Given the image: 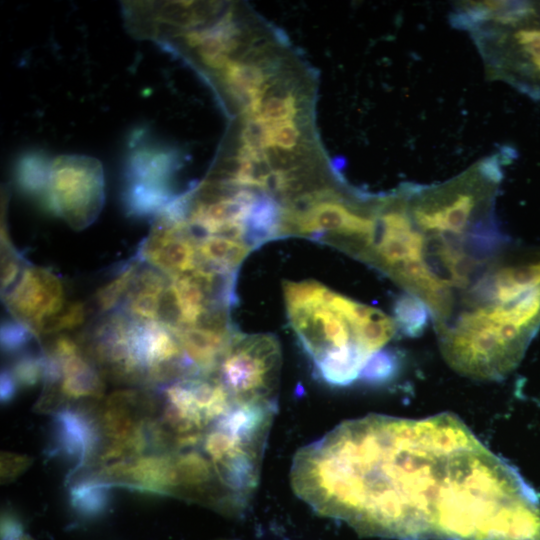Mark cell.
<instances>
[{
    "label": "cell",
    "instance_id": "1",
    "mask_svg": "<svg viewBox=\"0 0 540 540\" xmlns=\"http://www.w3.org/2000/svg\"><path fill=\"white\" fill-rule=\"evenodd\" d=\"M295 494L359 534L540 540V498L452 413L345 421L294 455Z\"/></svg>",
    "mask_w": 540,
    "mask_h": 540
},
{
    "label": "cell",
    "instance_id": "2",
    "mask_svg": "<svg viewBox=\"0 0 540 540\" xmlns=\"http://www.w3.org/2000/svg\"><path fill=\"white\" fill-rule=\"evenodd\" d=\"M452 21L469 31L489 79L540 100V2H464Z\"/></svg>",
    "mask_w": 540,
    "mask_h": 540
},
{
    "label": "cell",
    "instance_id": "3",
    "mask_svg": "<svg viewBox=\"0 0 540 540\" xmlns=\"http://www.w3.org/2000/svg\"><path fill=\"white\" fill-rule=\"evenodd\" d=\"M283 287L290 324L317 375L333 386L360 379L371 356L355 327L330 303L332 290L312 280L285 281Z\"/></svg>",
    "mask_w": 540,
    "mask_h": 540
},
{
    "label": "cell",
    "instance_id": "4",
    "mask_svg": "<svg viewBox=\"0 0 540 540\" xmlns=\"http://www.w3.org/2000/svg\"><path fill=\"white\" fill-rule=\"evenodd\" d=\"M378 198L349 199L332 187L309 192L281 207V237H307L365 261L377 226Z\"/></svg>",
    "mask_w": 540,
    "mask_h": 540
},
{
    "label": "cell",
    "instance_id": "5",
    "mask_svg": "<svg viewBox=\"0 0 540 540\" xmlns=\"http://www.w3.org/2000/svg\"><path fill=\"white\" fill-rule=\"evenodd\" d=\"M104 199V173L96 158L61 155L51 162L45 205L71 228L81 230L91 225Z\"/></svg>",
    "mask_w": 540,
    "mask_h": 540
},
{
    "label": "cell",
    "instance_id": "6",
    "mask_svg": "<svg viewBox=\"0 0 540 540\" xmlns=\"http://www.w3.org/2000/svg\"><path fill=\"white\" fill-rule=\"evenodd\" d=\"M280 368L281 349L274 335L237 332L222 360L220 374L236 396L277 404Z\"/></svg>",
    "mask_w": 540,
    "mask_h": 540
},
{
    "label": "cell",
    "instance_id": "7",
    "mask_svg": "<svg viewBox=\"0 0 540 540\" xmlns=\"http://www.w3.org/2000/svg\"><path fill=\"white\" fill-rule=\"evenodd\" d=\"M140 323L124 311L115 310L92 328L85 353L103 376L125 384H146L139 352Z\"/></svg>",
    "mask_w": 540,
    "mask_h": 540
},
{
    "label": "cell",
    "instance_id": "8",
    "mask_svg": "<svg viewBox=\"0 0 540 540\" xmlns=\"http://www.w3.org/2000/svg\"><path fill=\"white\" fill-rule=\"evenodd\" d=\"M196 244L197 236L187 221L161 210L148 237L140 245L138 258L173 278L197 268Z\"/></svg>",
    "mask_w": 540,
    "mask_h": 540
},
{
    "label": "cell",
    "instance_id": "9",
    "mask_svg": "<svg viewBox=\"0 0 540 540\" xmlns=\"http://www.w3.org/2000/svg\"><path fill=\"white\" fill-rule=\"evenodd\" d=\"M3 300L13 318L27 325L34 335L45 318L66 305L60 278L50 269L31 265L23 268Z\"/></svg>",
    "mask_w": 540,
    "mask_h": 540
},
{
    "label": "cell",
    "instance_id": "10",
    "mask_svg": "<svg viewBox=\"0 0 540 540\" xmlns=\"http://www.w3.org/2000/svg\"><path fill=\"white\" fill-rule=\"evenodd\" d=\"M47 355L60 365V390L65 402L102 399L105 390L103 375L82 347L60 357Z\"/></svg>",
    "mask_w": 540,
    "mask_h": 540
},
{
    "label": "cell",
    "instance_id": "11",
    "mask_svg": "<svg viewBox=\"0 0 540 540\" xmlns=\"http://www.w3.org/2000/svg\"><path fill=\"white\" fill-rule=\"evenodd\" d=\"M169 283L170 278L156 268L140 267L122 311L138 321L157 322L161 296Z\"/></svg>",
    "mask_w": 540,
    "mask_h": 540
},
{
    "label": "cell",
    "instance_id": "12",
    "mask_svg": "<svg viewBox=\"0 0 540 540\" xmlns=\"http://www.w3.org/2000/svg\"><path fill=\"white\" fill-rule=\"evenodd\" d=\"M199 263L213 269L237 273L240 265L252 248L243 241L220 235L197 237Z\"/></svg>",
    "mask_w": 540,
    "mask_h": 540
},
{
    "label": "cell",
    "instance_id": "13",
    "mask_svg": "<svg viewBox=\"0 0 540 540\" xmlns=\"http://www.w3.org/2000/svg\"><path fill=\"white\" fill-rule=\"evenodd\" d=\"M394 321L397 330L408 337L420 336L431 318L426 304L418 297L403 293L393 305Z\"/></svg>",
    "mask_w": 540,
    "mask_h": 540
},
{
    "label": "cell",
    "instance_id": "14",
    "mask_svg": "<svg viewBox=\"0 0 540 540\" xmlns=\"http://www.w3.org/2000/svg\"><path fill=\"white\" fill-rule=\"evenodd\" d=\"M141 262L136 258L126 264L115 277L97 290L95 302L100 312L108 314L122 305L141 267Z\"/></svg>",
    "mask_w": 540,
    "mask_h": 540
},
{
    "label": "cell",
    "instance_id": "15",
    "mask_svg": "<svg viewBox=\"0 0 540 540\" xmlns=\"http://www.w3.org/2000/svg\"><path fill=\"white\" fill-rule=\"evenodd\" d=\"M107 487L93 479L77 483L71 490V503L83 514L99 513L107 503Z\"/></svg>",
    "mask_w": 540,
    "mask_h": 540
},
{
    "label": "cell",
    "instance_id": "16",
    "mask_svg": "<svg viewBox=\"0 0 540 540\" xmlns=\"http://www.w3.org/2000/svg\"><path fill=\"white\" fill-rule=\"evenodd\" d=\"M299 112V102L294 93L265 94L259 118L265 123L274 124L293 120Z\"/></svg>",
    "mask_w": 540,
    "mask_h": 540
},
{
    "label": "cell",
    "instance_id": "17",
    "mask_svg": "<svg viewBox=\"0 0 540 540\" xmlns=\"http://www.w3.org/2000/svg\"><path fill=\"white\" fill-rule=\"evenodd\" d=\"M86 309L81 302L66 303L57 313L45 318L36 330V338L43 335L71 330L81 325L85 319Z\"/></svg>",
    "mask_w": 540,
    "mask_h": 540
},
{
    "label": "cell",
    "instance_id": "18",
    "mask_svg": "<svg viewBox=\"0 0 540 540\" xmlns=\"http://www.w3.org/2000/svg\"><path fill=\"white\" fill-rule=\"evenodd\" d=\"M399 369V357L390 349H382L367 362L360 380L372 384L385 383L392 379Z\"/></svg>",
    "mask_w": 540,
    "mask_h": 540
},
{
    "label": "cell",
    "instance_id": "19",
    "mask_svg": "<svg viewBox=\"0 0 540 540\" xmlns=\"http://www.w3.org/2000/svg\"><path fill=\"white\" fill-rule=\"evenodd\" d=\"M51 164L40 158H28L18 172V182L30 194H45Z\"/></svg>",
    "mask_w": 540,
    "mask_h": 540
},
{
    "label": "cell",
    "instance_id": "20",
    "mask_svg": "<svg viewBox=\"0 0 540 540\" xmlns=\"http://www.w3.org/2000/svg\"><path fill=\"white\" fill-rule=\"evenodd\" d=\"M17 386L32 387L40 380L43 381L45 373V359L40 355L26 353L18 357L8 370Z\"/></svg>",
    "mask_w": 540,
    "mask_h": 540
},
{
    "label": "cell",
    "instance_id": "21",
    "mask_svg": "<svg viewBox=\"0 0 540 540\" xmlns=\"http://www.w3.org/2000/svg\"><path fill=\"white\" fill-rule=\"evenodd\" d=\"M300 140L301 130L294 120L268 124V148L293 151Z\"/></svg>",
    "mask_w": 540,
    "mask_h": 540
},
{
    "label": "cell",
    "instance_id": "22",
    "mask_svg": "<svg viewBox=\"0 0 540 540\" xmlns=\"http://www.w3.org/2000/svg\"><path fill=\"white\" fill-rule=\"evenodd\" d=\"M33 337L32 330L16 319L5 320L1 325V347L5 352L20 351Z\"/></svg>",
    "mask_w": 540,
    "mask_h": 540
},
{
    "label": "cell",
    "instance_id": "23",
    "mask_svg": "<svg viewBox=\"0 0 540 540\" xmlns=\"http://www.w3.org/2000/svg\"><path fill=\"white\" fill-rule=\"evenodd\" d=\"M21 256L10 240H1V291L6 293L18 280L21 270Z\"/></svg>",
    "mask_w": 540,
    "mask_h": 540
},
{
    "label": "cell",
    "instance_id": "24",
    "mask_svg": "<svg viewBox=\"0 0 540 540\" xmlns=\"http://www.w3.org/2000/svg\"><path fill=\"white\" fill-rule=\"evenodd\" d=\"M32 463V459L25 455H18L9 452L1 454V482L7 483L22 472H24Z\"/></svg>",
    "mask_w": 540,
    "mask_h": 540
},
{
    "label": "cell",
    "instance_id": "25",
    "mask_svg": "<svg viewBox=\"0 0 540 540\" xmlns=\"http://www.w3.org/2000/svg\"><path fill=\"white\" fill-rule=\"evenodd\" d=\"M1 540H33L23 532L21 524L11 516L4 515L1 521Z\"/></svg>",
    "mask_w": 540,
    "mask_h": 540
},
{
    "label": "cell",
    "instance_id": "26",
    "mask_svg": "<svg viewBox=\"0 0 540 540\" xmlns=\"http://www.w3.org/2000/svg\"><path fill=\"white\" fill-rule=\"evenodd\" d=\"M17 384L8 370L1 373V400L7 402L11 400L16 392Z\"/></svg>",
    "mask_w": 540,
    "mask_h": 540
}]
</instances>
